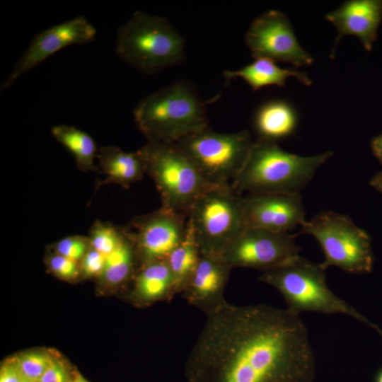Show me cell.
<instances>
[{
	"label": "cell",
	"instance_id": "17",
	"mask_svg": "<svg viewBox=\"0 0 382 382\" xmlns=\"http://www.w3.org/2000/svg\"><path fill=\"white\" fill-rule=\"evenodd\" d=\"M131 299L138 305L170 300L178 294L166 260L154 261L139 266L133 278Z\"/></svg>",
	"mask_w": 382,
	"mask_h": 382
},
{
	"label": "cell",
	"instance_id": "2",
	"mask_svg": "<svg viewBox=\"0 0 382 382\" xmlns=\"http://www.w3.org/2000/svg\"><path fill=\"white\" fill-rule=\"evenodd\" d=\"M332 155L330 151L301 156L282 149L277 142L257 139L231 187L248 193L300 194L317 169Z\"/></svg>",
	"mask_w": 382,
	"mask_h": 382
},
{
	"label": "cell",
	"instance_id": "8",
	"mask_svg": "<svg viewBox=\"0 0 382 382\" xmlns=\"http://www.w3.org/2000/svg\"><path fill=\"white\" fill-rule=\"evenodd\" d=\"M242 197L231 184L214 185L191 207L187 221L202 255L219 258L226 245L245 228Z\"/></svg>",
	"mask_w": 382,
	"mask_h": 382
},
{
	"label": "cell",
	"instance_id": "4",
	"mask_svg": "<svg viewBox=\"0 0 382 382\" xmlns=\"http://www.w3.org/2000/svg\"><path fill=\"white\" fill-rule=\"evenodd\" d=\"M185 40L164 17L135 11L117 30L115 52L144 74H155L184 58Z\"/></svg>",
	"mask_w": 382,
	"mask_h": 382
},
{
	"label": "cell",
	"instance_id": "30",
	"mask_svg": "<svg viewBox=\"0 0 382 382\" xmlns=\"http://www.w3.org/2000/svg\"><path fill=\"white\" fill-rule=\"evenodd\" d=\"M25 381L9 358L2 363L0 368V382H25Z\"/></svg>",
	"mask_w": 382,
	"mask_h": 382
},
{
	"label": "cell",
	"instance_id": "23",
	"mask_svg": "<svg viewBox=\"0 0 382 382\" xmlns=\"http://www.w3.org/2000/svg\"><path fill=\"white\" fill-rule=\"evenodd\" d=\"M201 257V252L187 217L185 235L166 260L174 278L178 294L181 293Z\"/></svg>",
	"mask_w": 382,
	"mask_h": 382
},
{
	"label": "cell",
	"instance_id": "10",
	"mask_svg": "<svg viewBox=\"0 0 382 382\" xmlns=\"http://www.w3.org/2000/svg\"><path fill=\"white\" fill-rule=\"evenodd\" d=\"M296 235L262 228H244L224 248L220 259L231 268L262 272L282 266L299 256Z\"/></svg>",
	"mask_w": 382,
	"mask_h": 382
},
{
	"label": "cell",
	"instance_id": "14",
	"mask_svg": "<svg viewBox=\"0 0 382 382\" xmlns=\"http://www.w3.org/2000/svg\"><path fill=\"white\" fill-rule=\"evenodd\" d=\"M241 209L245 228L289 233L306 221L300 194L248 193Z\"/></svg>",
	"mask_w": 382,
	"mask_h": 382
},
{
	"label": "cell",
	"instance_id": "20",
	"mask_svg": "<svg viewBox=\"0 0 382 382\" xmlns=\"http://www.w3.org/2000/svg\"><path fill=\"white\" fill-rule=\"evenodd\" d=\"M224 76L230 80L241 78L244 80L253 91H257L268 86L283 87L290 77L297 79L306 86L312 83L308 76L294 68H282L276 62L265 58H257L236 71L226 70Z\"/></svg>",
	"mask_w": 382,
	"mask_h": 382
},
{
	"label": "cell",
	"instance_id": "19",
	"mask_svg": "<svg viewBox=\"0 0 382 382\" xmlns=\"http://www.w3.org/2000/svg\"><path fill=\"white\" fill-rule=\"evenodd\" d=\"M97 160L105 175L99 185L115 183L128 187L146 173L145 161L139 150L127 152L114 146H103L98 150Z\"/></svg>",
	"mask_w": 382,
	"mask_h": 382
},
{
	"label": "cell",
	"instance_id": "13",
	"mask_svg": "<svg viewBox=\"0 0 382 382\" xmlns=\"http://www.w3.org/2000/svg\"><path fill=\"white\" fill-rule=\"evenodd\" d=\"M187 217L161 207L134 221V230L127 231L135 244L140 265L166 260L185 235Z\"/></svg>",
	"mask_w": 382,
	"mask_h": 382
},
{
	"label": "cell",
	"instance_id": "7",
	"mask_svg": "<svg viewBox=\"0 0 382 382\" xmlns=\"http://www.w3.org/2000/svg\"><path fill=\"white\" fill-rule=\"evenodd\" d=\"M300 233L313 236L319 243L325 258L323 270L330 266L352 274L370 272L374 255L369 235L348 216L323 211L301 226Z\"/></svg>",
	"mask_w": 382,
	"mask_h": 382
},
{
	"label": "cell",
	"instance_id": "11",
	"mask_svg": "<svg viewBox=\"0 0 382 382\" xmlns=\"http://www.w3.org/2000/svg\"><path fill=\"white\" fill-rule=\"evenodd\" d=\"M245 40L255 59L287 62L296 66L311 65L314 60L300 45L288 17L279 11L270 10L254 19Z\"/></svg>",
	"mask_w": 382,
	"mask_h": 382
},
{
	"label": "cell",
	"instance_id": "24",
	"mask_svg": "<svg viewBox=\"0 0 382 382\" xmlns=\"http://www.w3.org/2000/svg\"><path fill=\"white\" fill-rule=\"evenodd\" d=\"M59 356V354L54 350L36 349L18 353L9 359L25 381L37 382L47 369Z\"/></svg>",
	"mask_w": 382,
	"mask_h": 382
},
{
	"label": "cell",
	"instance_id": "27",
	"mask_svg": "<svg viewBox=\"0 0 382 382\" xmlns=\"http://www.w3.org/2000/svg\"><path fill=\"white\" fill-rule=\"evenodd\" d=\"M90 248L88 237L70 236L57 241L54 252L79 262Z\"/></svg>",
	"mask_w": 382,
	"mask_h": 382
},
{
	"label": "cell",
	"instance_id": "1",
	"mask_svg": "<svg viewBox=\"0 0 382 382\" xmlns=\"http://www.w3.org/2000/svg\"><path fill=\"white\" fill-rule=\"evenodd\" d=\"M185 376L187 382H313L316 359L299 314L226 301L207 314Z\"/></svg>",
	"mask_w": 382,
	"mask_h": 382
},
{
	"label": "cell",
	"instance_id": "18",
	"mask_svg": "<svg viewBox=\"0 0 382 382\" xmlns=\"http://www.w3.org/2000/svg\"><path fill=\"white\" fill-rule=\"evenodd\" d=\"M298 123L296 109L282 99H273L262 104L253 119V127L258 136L257 139L272 142L292 136Z\"/></svg>",
	"mask_w": 382,
	"mask_h": 382
},
{
	"label": "cell",
	"instance_id": "21",
	"mask_svg": "<svg viewBox=\"0 0 382 382\" xmlns=\"http://www.w3.org/2000/svg\"><path fill=\"white\" fill-rule=\"evenodd\" d=\"M139 264L135 244L127 230L119 246L106 256L100 281L111 288L117 287L134 277ZM140 265V264H139Z\"/></svg>",
	"mask_w": 382,
	"mask_h": 382
},
{
	"label": "cell",
	"instance_id": "15",
	"mask_svg": "<svg viewBox=\"0 0 382 382\" xmlns=\"http://www.w3.org/2000/svg\"><path fill=\"white\" fill-rule=\"evenodd\" d=\"M231 269L220 258L202 255L182 296L206 315L214 311L226 301L224 294Z\"/></svg>",
	"mask_w": 382,
	"mask_h": 382
},
{
	"label": "cell",
	"instance_id": "12",
	"mask_svg": "<svg viewBox=\"0 0 382 382\" xmlns=\"http://www.w3.org/2000/svg\"><path fill=\"white\" fill-rule=\"evenodd\" d=\"M96 33L95 27L82 16L41 30L33 37L1 88L4 90L9 88L22 75L58 51L71 45L93 42Z\"/></svg>",
	"mask_w": 382,
	"mask_h": 382
},
{
	"label": "cell",
	"instance_id": "3",
	"mask_svg": "<svg viewBox=\"0 0 382 382\" xmlns=\"http://www.w3.org/2000/svg\"><path fill=\"white\" fill-rule=\"evenodd\" d=\"M134 118L148 141L175 143L208 126L204 105L184 81L144 97L135 107Z\"/></svg>",
	"mask_w": 382,
	"mask_h": 382
},
{
	"label": "cell",
	"instance_id": "22",
	"mask_svg": "<svg viewBox=\"0 0 382 382\" xmlns=\"http://www.w3.org/2000/svg\"><path fill=\"white\" fill-rule=\"evenodd\" d=\"M53 137L74 157L77 166L83 171L93 170L98 150L88 133L73 126L55 125L51 129Z\"/></svg>",
	"mask_w": 382,
	"mask_h": 382
},
{
	"label": "cell",
	"instance_id": "16",
	"mask_svg": "<svg viewBox=\"0 0 382 382\" xmlns=\"http://www.w3.org/2000/svg\"><path fill=\"white\" fill-rule=\"evenodd\" d=\"M337 30L336 43L345 35L359 39L371 51L382 20V0H348L326 15Z\"/></svg>",
	"mask_w": 382,
	"mask_h": 382
},
{
	"label": "cell",
	"instance_id": "32",
	"mask_svg": "<svg viewBox=\"0 0 382 382\" xmlns=\"http://www.w3.org/2000/svg\"><path fill=\"white\" fill-rule=\"evenodd\" d=\"M370 185L382 194V171L376 174L370 181Z\"/></svg>",
	"mask_w": 382,
	"mask_h": 382
},
{
	"label": "cell",
	"instance_id": "35",
	"mask_svg": "<svg viewBox=\"0 0 382 382\" xmlns=\"http://www.w3.org/2000/svg\"><path fill=\"white\" fill-rule=\"evenodd\" d=\"M25 382H30V381H25Z\"/></svg>",
	"mask_w": 382,
	"mask_h": 382
},
{
	"label": "cell",
	"instance_id": "34",
	"mask_svg": "<svg viewBox=\"0 0 382 382\" xmlns=\"http://www.w3.org/2000/svg\"><path fill=\"white\" fill-rule=\"evenodd\" d=\"M374 382H382V368L376 373Z\"/></svg>",
	"mask_w": 382,
	"mask_h": 382
},
{
	"label": "cell",
	"instance_id": "6",
	"mask_svg": "<svg viewBox=\"0 0 382 382\" xmlns=\"http://www.w3.org/2000/svg\"><path fill=\"white\" fill-rule=\"evenodd\" d=\"M162 199V207L187 214L196 200L216 185L209 183L176 143L148 141L139 149Z\"/></svg>",
	"mask_w": 382,
	"mask_h": 382
},
{
	"label": "cell",
	"instance_id": "9",
	"mask_svg": "<svg viewBox=\"0 0 382 382\" xmlns=\"http://www.w3.org/2000/svg\"><path fill=\"white\" fill-rule=\"evenodd\" d=\"M212 185H229L244 166L253 141L248 131L220 133L209 126L175 142Z\"/></svg>",
	"mask_w": 382,
	"mask_h": 382
},
{
	"label": "cell",
	"instance_id": "5",
	"mask_svg": "<svg viewBox=\"0 0 382 382\" xmlns=\"http://www.w3.org/2000/svg\"><path fill=\"white\" fill-rule=\"evenodd\" d=\"M259 280L277 289L284 297L287 309L293 313L346 314L368 324L382 336L378 327L329 289L325 270L320 264L299 255L282 266L262 272Z\"/></svg>",
	"mask_w": 382,
	"mask_h": 382
},
{
	"label": "cell",
	"instance_id": "26",
	"mask_svg": "<svg viewBox=\"0 0 382 382\" xmlns=\"http://www.w3.org/2000/svg\"><path fill=\"white\" fill-rule=\"evenodd\" d=\"M48 270L64 281H74L81 277L79 262L52 253L46 259Z\"/></svg>",
	"mask_w": 382,
	"mask_h": 382
},
{
	"label": "cell",
	"instance_id": "31",
	"mask_svg": "<svg viewBox=\"0 0 382 382\" xmlns=\"http://www.w3.org/2000/svg\"><path fill=\"white\" fill-rule=\"evenodd\" d=\"M373 154L382 164V134L375 137L371 142Z\"/></svg>",
	"mask_w": 382,
	"mask_h": 382
},
{
	"label": "cell",
	"instance_id": "28",
	"mask_svg": "<svg viewBox=\"0 0 382 382\" xmlns=\"http://www.w3.org/2000/svg\"><path fill=\"white\" fill-rule=\"evenodd\" d=\"M106 256L90 248L79 262L81 276L85 278L98 277L102 274Z\"/></svg>",
	"mask_w": 382,
	"mask_h": 382
},
{
	"label": "cell",
	"instance_id": "33",
	"mask_svg": "<svg viewBox=\"0 0 382 382\" xmlns=\"http://www.w3.org/2000/svg\"><path fill=\"white\" fill-rule=\"evenodd\" d=\"M70 382H90L83 376H82L77 370L73 371L72 378Z\"/></svg>",
	"mask_w": 382,
	"mask_h": 382
},
{
	"label": "cell",
	"instance_id": "25",
	"mask_svg": "<svg viewBox=\"0 0 382 382\" xmlns=\"http://www.w3.org/2000/svg\"><path fill=\"white\" fill-rule=\"evenodd\" d=\"M124 235L125 230L97 221L93 225L88 238L91 248L107 256L119 246Z\"/></svg>",
	"mask_w": 382,
	"mask_h": 382
},
{
	"label": "cell",
	"instance_id": "29",
	"mask_svg": "<svg viewBox=\"0 0 382 382\" xmlns=\"http://www.w3.org/2000/svg\"><path fill=\"white\" fill-rule=\"evenodd\" d=\"M73 371L69 364L57 357L47 369L37 382H70Z\"/></svg>",
	"mask_w": 382,
	"mask_h": 382
}]
</instances>
